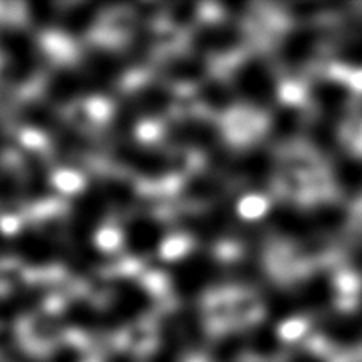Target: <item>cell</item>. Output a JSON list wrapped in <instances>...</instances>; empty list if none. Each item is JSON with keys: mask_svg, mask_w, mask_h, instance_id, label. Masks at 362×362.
I'll use <instances>...</instances> for the list:
<instances>
[{"mask_svg": "<svg viewBox=\"0 0 362 362\" xmlns=\"http://www.w3.org/2000/svg\"><path fill=\"white\" fill-rule=\"evenodd\" d=\"M16 339L24 353L35 358L49 356L56 345L53 327L34 315L21 316L18 320Z\"/></svg>", "mask_w": 362, "mask_h": 362, "instance_id": "1", "label": "cell"}, {"mask_svg": "<svg viewBox=\"0 0 362 362\" xmlns=\"http://www.w3.org/2000/svg\"><path fill=\"white\" fill-rule=\"evenodd\" d=\"M38 47L45 57L54 66H70L78 56V48L74 38L57 29H45L38 35Z\"/></svg>", "mask_w": 362, "mask_h": 362, "instance_id": "2", "label": "cell"}, {"mask_svg": "<svg viewBox=\"0 0 362 362\" xmlns=\"http://www.w3.org/2000/svg\"><path fill=\"white\" fill-rule=\"evenodd\" d=\"M29 19L24 2H0V28H23Z\"/></svg>", "mask_w": 362, "mask_h": 362, "instance_id": "3", "label": "cell"}, {"mask_svg": "<svg viewBox=\"0 0 362 362\" xmlns=\"http://www.w3.org/2000/svg\"><path fill=\"white\" fill-rule=\"evenodd\" d=\"M51 185L62 194H76L85 187V178L72 169H57L51 173Z\"/></svg>", "mask_w": 362, "mask_h": 362, "instance_id": "4", "label": "cell"}, {"mask_svg": "<svg viewBox=\"0 0 362 362\" xmlns=\"http://www.w3.org/2000/svg\"><path fill=\"white\" fill-rule=\"evenodd\" d=\"M19 141H21V145L28 148V150H35V151L37 150L40 151L48 145V140L45 137V134L34 127L23 129V131L19 132Z\"/></svg>", "mask_w": 362, "mask_h": 362, "instance_id": "5", "label": "cell"}, {"mask_svg": "<svg viewBox=\"0 0 362 362\" xmlns=\"http://www.w3.org/2000/svg\"><path fill=\"white\" fill-rule=\"evenodd\" d=\"M23 228V218L18 215H2L0 216V232L5 235H15Z\"/></svg>", "mask_w": 362, "mask_h": 362, "instance_id": "6", "label": "cell"}, {"mask_svg": "<svg viewBox=\"0 0 362 362\" xmlns=\"http://www.w3.org/2000/svg\"><path fill=\"white\" fill-rule=\"evenodd\" d=\"M85 110H86V115L89 116V118L94 121H103L105 119V116L108 115L107 103L100 99L88 100L85 103Z\"/></svg>", "mask_w": 362, "mask_h": 362, "instance_id": "7", "label": "cell"}, {"mask_svg": "<svg viewBox=\"0 0 362 362\" xmlns=\"http://www.w3.org/2000/svg\"><path fill=\"white\" fill-rule=\"evenodd\" d=\"M57 209V202L54 200H47V202H40L34 206V216H51Z\"/></svg>", "mask_w": 362, "mask_h": 362, "instance_id": "8", "label": "cell"}]
</instances>
